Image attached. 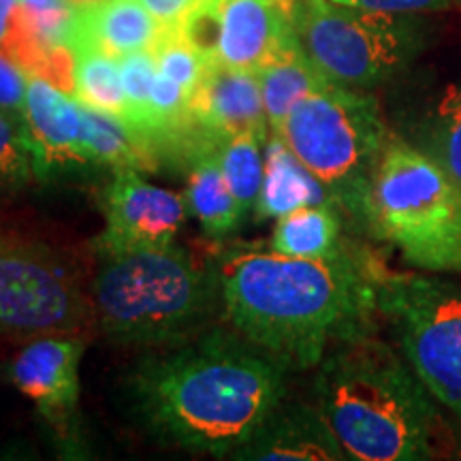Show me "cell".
<instances>
[{"label":"cell","instance_id":"1","mask_svg":"<svg viewBox=\"0 0 461 461\" xmlns=\"http://www.w3.org/2000/svg\"><path fill=\"white\" fill-rule=\"evenodd\" d=\"M383 276L344 250L330 258L240 250L218 269V291L241 336L308 370L336 342L370 331Z\"/></svg>","mask_w":461,"mask_h":461},{"label":"cell","instance_id":"2","mask_svg":"<svg viewBox=\"0 0 461 461\" xmlns=\"http://www.w3.org/2000/svg\"><path fill=\"white\" fill-rule=\"evenodd\" d=\"M165 346L140 361L131 393L169 445L233 457L285 400L288 367L248 338L212 331Z\"/></svg>","mask_w":461,"mask_h":461},{"label":"cell","instance_id":"3","mask_svg":"<svg viewBox=\"0 0 461 461\" xmlns=\"http://www.w3.org/2000/svg\"><path fill=\"white\" fill-rule=\"evenodd\" d=\"M314 378L316 408L357 461H423L438 455L436 400L406 357L370 331L336 342Z\"/></svg>","mask_w":461,"mask_h":461},{"label":"cell","instance_id":"4","mask_svg":"<svg viewBox=\"0 0 461 461\" xmlns=\"http://www.w3.org/2000/svg\"><path fill=\"white\" fill-rule=\"evenodd\" d=\"M218 272L201 269L176 246L103 255L92 282L99 325L120 344H171L207 319Z\"/></svg>","mask_w":461,"mask_h":461},{"label":"cell","instance_id":"5","mask_svg":"<svg viewBox=\"0 0 461 461\" xmlns=\"http://www.w3.org/2000/svg\"><path fill=\"white\" fill-rule=\"evenodd\" d=\"M366 222L412 267L461 272V188L428 152L395 135L374 167Z\"/></svg>","mask_w":461,"mask_h":461},{"label":"cell","instance_id":"6","mask_svg":"<svg viewBox=\"0 0 461 461\" xmlns=\"http://www.w3.org/2000/svg\"><path fill=\"white\" fill-rule=\"evenodd\" d=\"M276 135L331 190L338 205L366 221L374 167L391 135L372 95L327 82L291 109Z\"/></svg>","mask_w":461,"mask_h":461},{"label":"cell","instance_id":"7","mask_svg":"<svg viewBox=\"0 0 461 461\" xmlns=\"http://www.w3.org/2000/svg\"><path fill=\"white\" fill-rule=\"evenodd\" d=\"M299 43L333 84L366 90L387 82L425 48L423 20L333 0H297Z\"/></svg>","mask_w":461,"mask_h":461},{"label":"cell","instance_id":"8","mask_svg":"<svg viewBox=\"0 0 461 461\" xmlns=\"http://www.w3.org/2000/svg\"><path fill=\"white\" fill-rule=\"evenodd\" d=\"M380 312L438 406L461 425V286L429 276H383Z\"/></svg>","mask_w":461,"mask_h":461},{"label":"cell","instance_id":"9","mask_svg":"<svg viewBox=\"0 0 461 461\" xmlns=\"http://www.w3.org/2000/svg\"><path fill=\"white\" fill-rule=\"evenodd\" d=\"M90 316L88 297L65 263L43 248L0 238V333L75 336Z\"/></svg>","mask_w":461,"mask_h":461},{"label":"cell","instance_id":"10","mask_svg":"<svg viewBox=\"0 0 461 461\" xmlns=\"http://www.w3.org/2000/svg\"><path fill=\"white\" fill-rule=\"evenodd\" d=\"M295 5L297 0H203L177 31L205 62L258 71L299 45Z\"/></svg>","mask_w":461,"mask_h":461},{"label":"cell","instance_id":"11","mask_svg":"<svg viewBox=\"0 0 461 461\" xmlns=\"http://www.w3.org/2000/svg\"><path fill=\"white\" fill-rule=\"evenodd\" d=\"M105 230L99 255L171 246L186 216V201L173 190L143 180L137 169L115 171L101 199Z\"/></svg>","mask_w":461,"mask_h":461},{"label":"cell","instance_id":"12","mask_svg":"<svg viewBox=\"0 0 461 461\" xmlns=\"http://www.w3.org/2000/svg\"><path fill=\"white\" fill-rule=\"evenodd\" d=\"M82 355L84 344L77 338L41 336L32 338L11 361V383L60 434H68L75 425Z\"/></svg>","mask_w":461,"mask_h":461},{"label":"cell","instance_id":"13","mask_svg":"<svg viewBox=\"0 0 461 461\" xmlns=\"http://www.w3.org/2000/svg\"><path fill=\"white\" fill-rule=\"evenodd\" d=\"M190 120L203 140L222 143L240 132L269 137L261 82L257 71L207 62L197 90L190 96Z\"/></svg>","mask_w":461,"mask_h":461},{"label":"cell","instance_id":"14","mask_svg":"<svg viewBox=\"0 0 461 461\" xmlns=\"http://www.w3.org/2000/svg\"><path fill=\"white\" fill-rule=\"evenodd\" d=\"M233 459L342 461L348 455L319 408L282 400Z\"/></svg>","mask_w":461,"mask_h":461},{"label":"cell","instance_id":"15","mask_svg":"<svg viewBox=\"0 0 461 461\" xmlns=\"http://www.w3.org/2000/svg\"><path fill=\"white\" fill-rule=\"evenodd\" d=\"M24 124L43 177L50 169L88 165L82 152V101L77 96L28 73Z\"/></svg>","mask_w":461,"mask_h":461},{"label":"cell","instance_id":"16","mask_svg":"<svg viewBox=\"0 0 461 461\" xmlns=\"http://www.w3.org/2000/svg\"><path fill=\"white\" fill-rule=\"evenodd\" d=\"M165 28L140 0H99L75 9L68 45L95 48L113 58L154 50Z\"/></svg>","mask_w":461,"mask_h":461},{"label":"cell","instance_id":"17","mask_svg":"<svg viewBox=\"0 0 461 461\" xmlns=\"http://www.w3.org/2000/svg\"><path fill=\"white\" fill-rule=\"evenodd\" d=\"M336 205L330 188L295 157L286 141L269 132L265 141V171L255 214L258 221H269L291 214L299 207Z\"/></svg>","mask_w":461,"mask_h":461},{"label":"cell","instance_id":"18","mask_svg":"<svg viewBox=\"0 0 461 461\" xmlns=\"http://www.w3.org/2000/svg\"><path fill=\"white\" fill-rule=\"evenodd\" d=\"M218 146L221 143L199 137L186 154L190 173L184 201L186 210L197 218L203 233L212 240L227 238L246 218L224 180Z\"/></svg>","mask_w":461,"mask_h":461},{"label":"cell","instance_id":"19","mask_svg":"<svg viewBox=\"0 0 461 461\" xmlns=\"http://www.w3.org/2000/svg\"><path fill=\"white\" fill-rule=\"evenodd\" d=\"M257 75L258 82H261L263 105L272 132L282 131L291 109L303 96L330 82L305 56L302 43L282 51L280 56H276L274 60L258 68Z\"/></svg>","mask_w":461,"mask_h":461},{"label":"cell","instance_id":"20","mask_svg":"<svg viewBox=\"0 0 461 461\" xmlns=\"http://www.w3.org/2000/svg\"><path fill=\"white\" fill-rule=\"evenodd\" d=\"M82 152L88 165L109 169L148 171L157 167V157L118 115L99 112L82 103Z\"/></svg>","mask_w":461,"mask_h":461},{"label":"cell","instance_id":"21","mask_svg":"<svg viewBox=\"0 0 461 461\" xmlns=\"http://www.w3.org/2000/svg\"><path fill=\"white\" fill-rule=\"evenodd\" d=\"M339 230L342 221L336 205L299 207L278 218L269 248L286 257L330 258L342 252Z\"/></svg>","mask_w":461,"mask_h":461},{"label":"cell","instance_id":"22","mask_svg":"<svg viewBox=\"0 0 461 461\" xmlns=\"http://www.w3.org/2000/svg\"><path fill=\"white\" fill-rule=\"evenodd\" d=\"M75 56V96L92 109L126 120V96L120 58L77 45Z\"/></svg>","mask_w":461,"mask_h":461},{"label":"cell","instance_id":"23","mask_svg":"<svg viewBox=\"0 0 461 461\" xmlns=\"http://www.w3.org/2000/svg\"><path fill=\"white\" fill-rule=\"evenodd\" d=\"M265 141H267V137L261 132L248 131L229 137L218 146V158H221L224 180H227L229 190L233 193L244 216L250 210H255L258 193H261Z\"/></svg>","mask_w":461,"mask_h":461},{"label":"cell","instance_id":"24","mask_svg":"<svg viewBox=\"0 0 461 461\" xmlns=\"http://www.w3.org/2000/svg\"><path fill=\"white\" fill-rule=\"evenodd\" d=\"M420 149L461 188V86L448 84L442 90L428 120V137Z\"/></svg>","mask_w":461,"mask_h":461},{"label":"cell","instance_id":"25","mask_svg":"<svg viewBox=\"0 0 461 461\" xmlns=\"http://www.w3.org/2000/svg\"><path fill=\"white\" fill-rule=\"evenodd\" d=\"M41 177L24 120L0 109V190L24 188Z\"/></svg>","mask_w":461,"mask_h":461},{"label":"cell","instance_id":"26","mask_svg":"<svg viewBox=\"0 0 461 461\" xmlns=\"http://www.w3.org/2000/svg\"><path fill=\"white\" fill-rule=\"evenodd\" d=\"M152 51L154 58H157L158 73L169 77L171 82L180 84L186 90V95L193 96L201 77H203L207 62L184 41L180 31L177 28H167Z\"/></svg>","mask_w":461,"mask_h":461},{"label":"cell","instance_id":"27","mask_svg":"<svg viewBox=\"0 0 461 461\" xmlns=\"http://www.w3.org/2000/svg\"><path fill=\"white\" fill-rule=\"evenodd\" d=\"M28 73L14 58L0 51V109L24 120Z\"/></svg>","mask_w":461,"mask_h":461},{"label":"cell","instance_id":"28","mask_svg":"<svg viewBox=\"0 0 461 461\" xmlns=\"http://www.w3.org/2000/svg\"><path fill=\"white\" fill-rule=\"evenodd\" d=\"M333 3L348 5V7L384 11V14H428V11H440L459 3V0H333Z\"/></svg>","mask_w":461,"mask_h":461},{"label":"cell","instance_id":"29","mask_svg":"<svg viewBox=\"0 0 461 461\" xmlns=\"http://www.w3.org/2000/svg\"><path fill=\"white\" fill-rule=\"evenodd\" d=\"M149 14L157 17V22L165 28H180L190 11L203 0H140Z\"/></svg>","mask_w":461,"mask_h":461},{"label":"cell","instance_id":"30","mask_svg":"<svg viewBox=\"0 0 461 461\" xmlns=\"http://www.w3.org/2000/svg\"><path fill=\"white\" fill-rule=\"evenodd\" d=\"M20 22V0H0V51L9 54Z\"/></svg>","mask_w":461,"mask_h":461},{"label":"cell","instance_id":"31","mask_svg":"<svg viewBox=\"0 0 461 461\" xmlns=\"http://www.w3.org/2000/svg\"><path fill=\"white\" fill-rule=\"evenodd\" d=\"M95 3H99V0H68V5H71V7H75V9L88 7V5H95Z\"/></svg>","mask_w":461,"mask_h":461}]
</instances>
